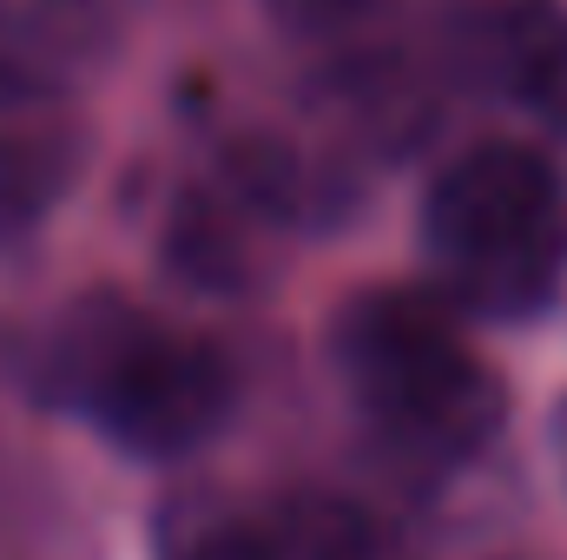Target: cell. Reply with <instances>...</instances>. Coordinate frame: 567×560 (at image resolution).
I'll list each match as a JSON object with an SVG mask.
<instances>
[{"mask_svg": "<svg viewBox=\"0 0 567 560\" xmlns=\"http://www.w3.org/2000/svg\"><path fill=\"white\" fill-rule=\"evenodd\" d=\"M548 448H555V468H561V481H567V396L555 403V416H548Z\"/></svg>", "mask_w": 567, "mask_h": 560, "instance_id": "30bf717a", "label": "cell"}, {"mask_svg": "<svg viewBox=\"0 0 567 560\" xmlns=\"http://www.w3.org/2000/svg\"><path fill=\"white\" fill-rule=\"evenodd\" d=\"M482 73L542 120H567V7L555 0H502L475 27Z\"/></svg>", "mask_w": 567, "mask_h": 560, "instance_id": "5b68a950", "label": "cell"}, {"mask_svg": "<svg viewBox=\"0 0 567 560\" xmlns=\"http://www.w3.org/2000/svg\"><path fill=\"white\" fill-rule=\"evenodd\" d=\"M423 251L455 310L488 323L542 317L567 283V185L515 139L455 152L423 198Z\"/></svg>", "mask_w": 567, "mask_h": 560, "instance_id": "6da1fadb", "label": "cell"}, {"mask_svg": "<svg viewBox=\"0 0 567 560\" xmlns=\"http://www.w3.org/2000/svg\"><path fill=\"white\" fill-rule=\"evenodd\" d=\"M178 560H284V554L271 541V521L258 515V521H218V528L192 535Z\"/></svg>", "mask_w": 567, "mask_h": 560, "instance_id": "9c48e42d", "label": "cell"}, {"mask_svg": "<svg viewBox=\"0 0 567 560\" xmlns=\"http://www.w3.org/2000/svg\"><path fill=\"white\" fill-rule=\"evenodd\" d=\"M73 178H80V126L60 113V100L0 120V245L33 238Z\"/></svg>", "mask_w": 567, "mask_h": 560, "instance_id": "8992f818", "label": "cell"}, {"mask_svg": "<svg viewBox=\"0 0 567 560\" xmlns=\"http://www.w3.org/2000/svg\"><path fill=\"white\" fill-rule=\"evenodd\" d=\"M100 40V0H0V120L53 106Z\"/></svg>", "mask_w": 567, "mask_h": 560, "instance_id": "277c9868", "label": "cell"}, {"mask_svg": "<svg viewBox=\"0 0 567 560\" xmlns=\"http://www.w3.org/2000/svg\"><path fill=\"white\" fill-rule=\"evenodd\" d=\"M271 541L284 560H383V535L377 521L343 501V495H284L271 501Z\"/></svg>", "mask_w": 567, "mask_h": 560, "instance_id": "52a82bcc", "label": "cell"}, {"mask_svg": "<svg viewBox=\"0 0 567 560\" xmlns=\"http://www.w3.org/2000/svg\"><path fill=\"white\" fill-rule=\"evenodd\" d=\"M330 356L363 416L416 462L449 468L502 435L508 390L462 343L449 297L403 283L350 297L330 323Z\"/></svg>", "mask_w": 567, "mask_h": 560, "instance_id": "7a4b0ae2", "label": "cell"}, {"mask_svg": "<svg viewBox=\"0 0 567 560\" xmlns=\"http://www.w3.org/2000/svg\"><path fill=\"white\" fill-rule=\"evenodd\" d=\"M47 376L113 448L145 462H178L205 448L238 403L231 356L212 336L165 330L120 297H86L60 317Z\"/></svg>", "mask_w": 567, "mask_h": 560, "instance_id": "3957f363", "label": "cell"}, {"mask_svg": "<svg viewBox=\"0 0 567 560\" xmlns=\"http://www.w3.org/2000/svg\"><path fill=\"white\" fill-rule=\"evenodd\" d=\"M265 13L278 20L284 33H297V40H337L357 20H370L377 0H265Z\"/></svg>", "mask_w": 567, "mask_h": 560, "instance_id": "ba28073f", "label": "cell"}]
</instances>
